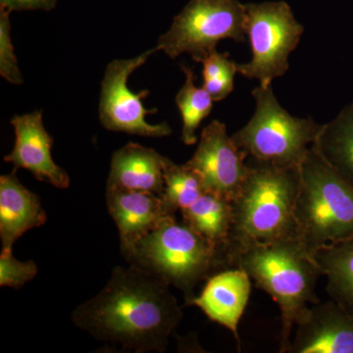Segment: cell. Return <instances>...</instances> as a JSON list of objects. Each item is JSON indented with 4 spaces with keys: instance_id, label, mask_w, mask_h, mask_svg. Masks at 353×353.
Masks as SVG:
<instances>
[{
    "instance_id": "1",
    "label": "cell",
    "mask_w": 353,
    "mask_h": 353,
    "mask_svg": "<svg viewBox=\"0 0 353 353\" xmlns=\"http://www.w3.org/2000/svg\"><path fill=\"white\" fill-rule=\"evenodd\" d=\"M183 317L170 285L132 264L116 266L105 287L72 314L95 340L139 353L166 352Z\"/></svg>"
},
{
    "instance_id": "2",
    "label": "cell",
    "mask_w": 353,
    "mask_h": 353,
    "mask_svg": "<svg viewBox=\"0 0 353 353\" xmlns=\"http://www.w3.org/2000/svg\"><path fill=\"white\" fill-rule=\"evenodd\" d=\"M248 175L232 201V226L227 248L230 267L250 246L297 240L294 208L299 167L280 168L246 159Z\"/></svg>"
},
{
    "instance_id": "3",
    "label": "cell",
    "mask_w": 353,
    "mask_h": 353,
    "mask_svg": "<svg viewBox=\"0 0 353 353\" xmlns=\"http://www.w3.org/2000/svg\"><path fill=\"white\" fill-rule=\"evenodd\" d=\"M236 267L277 303L282 323L280 352L287 353L292 330L307 312V304L320 303L315 288L323 275L314 257L299 241L285 240L241 250L234 257Z\"/></svg>"
},
{
    "instance_id": "4",
    "label": "cell",
    "mask_w": 353,
    "mask_h": 353,
    "mask_svg": "<svg viewBox=\"0 0 353 353\" xmlns=\"http://www.w3.org/2000/svg\"><path fill=\"white\" fill-rule=\"evenodd\" d=\"M123 255L129 264L180 290L185 305L196 297L194 289L199 283L230 268L222 253L192 228L179 224L175 216L163 218Z\"/></svg>"
},
{
    "instance_id": "5",
    "label": "cell",
    "mask_w": 353,
    "mask_h": 353,
    "mask_svg": "<svg viewBox=\"0 0 353 353\" xmlns=\"http://www.w3.org/2000/svg\"><path fill=\"white\" fill-rule=\"evenodd\" d=\"M294 217L296 239L313 256L325 246L353 238V185L311 146L299 166Z\"/></svg>"
},
{
    "instance_id": "6",
    "label": "cell",
    "mask_w": 353,
    "mask_h": 353,
    "mask_svg": "<svg viewBox=\"0 0 353 353\" xmlns=\"http://www.w3.org/2000/svg\"><path fill=\"white\" fill-rule=\"evenodd\" d=\"M252 95L255 111L232 139L246 159L280 168L299 167L315 143L322 125L312 118L290 115L272 87L257 85Z\"/></svg>"
},
{
    "instance_id": "7",
    "label": "cell",
    "mask_w": 353,
    "mask_h": 353,
    "mask_svg": "<svg viewBox=\"0 0 353 353\" xmlns=\"http://www.w3.org/2000/svg\"><path fill=\"white\" fill-rule=\"evenodd\" d=\"M245 32L252 46L248 63L236 64L238 73L271 87L275 79L287 73L290 53L296 50L304 32L285 1L246 3Z\"/></svg>"
},
{
    "instance_id": "8",
    "label": "cell",
    "mask_w": 353,
    "mask_h": 353,
    "mask_svg": "<svg viewBox=\"0 0 353 353\" xmlns=\"http://www.w3.org/2000/svg\"><path fill=\"white\" fill-rule=\"evenodd\" d=\"M245 4L239 0H190L155 48L172 59L189 53L201 62L223 39L245 43Z\"/></svg>"
},
{
    "instance_id": "9",
    "label": "cell",
    "mask_w": 353,
    "mask_h": 353,
    "mask_svg": "<svg viewBox=\"0 0 353 353\" xmlns=\"http://www.w3.org/2000/svg\"><path fill=\"white\" fill-rule=\"evenodd\" d=\"M157 51V48H152L139 57L113 60L108 65L101 82L99 108V120L104 129L148 138L170 136L172 129L168 123L152 125L146 121V115L157 112V109L148 110L141 102L150 94V90L132 92L128 87L132 72L143 66Z\"/></svg>"
},
{
    "instance_id": "10",
    "label": "cell",
    "mask_w": 353,
    "mask_h": 353,
    "mask_svg": "<svg viewBox=\"0 0 353 353\" xmlns=\"http://www.w3.org/2000/svg\"><path fill=\"white\" fill-rule=\"evenodd\" d=\"M201 176L206 192L233 201L248 175L245 153L229 136L226 124L209 123L201 132L196 152L185 163Z\"/></svg>"
},
{
    "instance_id": "11",
    "label": "cell",
    "mask_w": 353,
    "mask_h": 353,
    "mask_svg": "<svg viewBox=\"0 0 353 353\" xmlns=\"http://www.w3.org/2000/svg\"><path fill=\"white\" fill-rule=\"evenodd\" d=\"M11 125L15 132L12 152L3 158L14 169H26L37 180L50 183L57 189L70 185L68 173L53 160V139L44 128L43 115L39 111L14 116Z\"/></svg>"
},
{
    "instance_id": "12",
    "label": "cell",
    "mask_w": 353,
    "mask_h": 353,
    "mask_svg": "<svg viewBox=\"0 0 353 353\" xmlns=\"http://www.w3.org/2000/svg\"><path fill=\"white\" fill-rule=\"evenodd\" d=\"M287 353H353V314L334 301L309 307Z\"/></svg>"
},
{
    "instance_id": "13",
    "label": "cell",
    "mask_w": 353,
    "mask_h": 353,
    "mask_svg": "<svg viewBox=\"0 0 353 353\" xmlns=\"http://www.w3.org/2000/svg\"><path fill=\"white\" fill-rule=\"evenodd\" d=\"M252 290V279L241 268L225 269L206 280L201 296L190 305L201 308L211 321L234 334L240 347L239 324L245 312Z\"/></svg>"
},
{
    "instance_id": "14",
    "label": "cell",
    "mask_w": 353,
    "mask_h": 353,
    "mask_svg": "<svg viewBox=\"0 0 353 353\" xmlns=\"http://www.w3.org/2000/svg\"><path fill=\"white\" fill-rule=\"evenodd\" d=\"M105 197L109 214L119 231L122 253L131 250L169 216L161 196L152 192L106 188Z\"/></svg>"
},
{
    "instance_id": "15",
    "label": "cell",
    "mask_w": 353,
    "mask_h": 353,
    "mask_svg": "<svg viewBox=\"0 0 353 353\" xmlns=\"http://www.w3.org/2000/svg\"><path fill=\"white\" fill-rule=\"evenodd\" d=\"M17 169L0 176V239L2 250H12L15 241L30 231L43 226L48 215L38 194L18 180Z\"/></svg>"
},
{
    "instance_id": "16",
    "label": "cell",
    "mask_w": 353,
    "mask_h": 353,
    "mask_svg": "<svg viewBox=\"0 0 353 353\" xmlns=\"http://www.w3.org/2000/svg\"><path fill=\"white\" fill-rule=\"evenodd\" d=\"M163 155L153 148L129 143L113 153L106 188L141 190L162 196Z\"/></svg>"
},
{
    "instance_id": "17",
    "label": "cell",
    "mask_w": 353,
    "mask_h": 353,
    "mask_svg": "<svg viewBox=\"0 0 353 353\" xmlns=\"http://www.w3.org/2000/svg\"><path fill=\"white\" fill-rule=\"evenodd\" d=\"M181 212L183 224L203 236L228 261L227 248L233 218L232 201L205 192L194 204Z\"/></svg>"
},
{
    "instance_id": "18",
    "label": "cell",
    "mask_w": 353,
    "mask_h": 353,
    "mask_svg": "<svg viewBox=\"0 0 353 353\" xmlns=\"http://www.w3.org/2000/svg\"><path fill=\"white\" fill-rule=\"evenodd\" d=\"M312 146L336 173L353 185V101L333 120L322 125Z\"/></svg>"
},
{
    "instance_id": "19",
    "label": "cell",
    "mask_w": 353,
    "mask_h": 353,
    "mask_svg": "<svg viewBox=\"0 0 353 353\" xmlns=\"http://www.w3.org/2000/svg\"><path fill=\"white\" fill-rule=\"evenodd\" d=\"M313 257L332 301L353 314V238L320 248Z\"/></svg>"
},
{
    "instance_id": "20",
    "label": "cell",
    "mask_w": 353,
    "mask_h": 353,
    "mask_svg": "<svg viewBox=\"0 0 353 353\" xmlns=\"http://www.w3.org/2000/svg\"><path fill=\"white\" fill-rule=\"evenodd\" d=\"M164 192L161 199L169 216L190 208L206 192L201 176L187 164L163 158Z\"/></svg>"
},
{
    "instance_id": "21",
    "label": "cell",
    "mask_w": 353,
    "mask_h": 353,
    "mask_svg": "<svg viewBox=\"0 0 353 353\" xmlns=\"http://www.w3.org/2000/svg\"><path fill=\"white\" fill-rule=\"evenodd\" d=\"M182 71L185 83L176 95V104L183 121L181 138L185 145H194L197 141V128L211 113L214 101L205 88L196 87V75L190 67L183 65Z\"/></svg>"
},
{
    "instance_id": "22",
    "label": "cell",
    "mask_w": 353,
    "mask_h": 353,
    "mask_svg": "<svg viewBox=\"0 0 353 353\" xmlns=\"http://www.w3.org/2000/svg\"><path fill=\"white\" fill-rule=\"evenodd\" d=\"M199 63L203 64V87L213 101L226 99L234 90V80L238 74L236 62L230 59L229 53H220L217 50L209 53Z\"/></svg>"
},
{
    "instance_id": "23",
    "label": "cell",
    "mask_w": 353,
    "mask_h": 353,
    "mask_svg": "<svg viewBox=\"0 0 353 353\" xmlns=\"http://www.w3.org/2000/svg\"><path fill=\"white\" fill-rule=\"evenodd\" d=\"M38 274V266L32 260L19 261L12 250H2L0 254V285L21 289Z\"/></svg>"
},
{
    "instance_id": "24",
    "label": "cell",
    "mask_w": 353,
    "mask_h": 353,
    "mask_svg": "<svg viewBox=\"0 0 353 353\" xmlns=\"http://www.w3.org/2000/svg\"><path fill=\"white\" fill-rule=\"evenodd\" d=\"M9 14L10 11L1 8L0 11V75L9 83L20 85L23 83V78L18 67L15 53H14Z\"/></svg>"
},
{
    "instance_id": "25",
    "label": "cell",
    "mask_w": 353,
    "mask_h": 353,
    "mask_svg": "<svg viewBox=\"0 0 353 353\" xmlns=\"http://www.w3.org/2000/svg\"><path fill=\"white\" fill-rule=\"evenodd\" d=\"M57 0H0L1 8L10 11L51 10Z\"/></svg>"
}]
</instances>
